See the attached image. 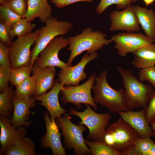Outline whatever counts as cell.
Returning a JSON list of instances; mask_svg holds the SVG:
<instances>
[{
	"label": "cell",
	"mask_w": 155,
	"mask_h": 155,
	"mask_svg": "<svg viewBox=\"0 0 155 155\" xmlns=\"http://www.w3.org/2000/svg\"><path fill=\"white\" fill-rule=\"evenodd\" d=\"M107 73L106 70H102L92 86L94 101L108 108L113 114L120 111H129L126 104L124 89H115L111 87L107 80Z\"/></svg>",
	"instance_id": "1"
},
{
	"label": "cell",
	"mask_w": 155,
	"mask_h": 155,
	"mask_svg": "<svg viewBox=\"0 0 155 155\" xmlns=\"http://www.w3.org/2000/svg\"><path fill=\"white\" fill-rule=\"evenodd\" d=\"M117 69L122 77L128 108H146L155 92L152 86L143 83L129 70L120 66Z\"/></svg>",
	"instance_id": "2"
},
{
	"label": "cell",
	"mask_w": 155,
	"mask_h": 155,
	"mask_svg": "<svg viewBox=\"0 0 155 155\" xmlns=\"http://www.w3.org/2000/svg\"><path fill=\"white\" fill-rule=\"evenodd\" d=\"M107 35L100 30L93 31L90 27L83 29L82 32L73 36H69L67 38L69 46L67 50L71 53L67 63L71 66L74 59L85 51L90 54L102 49L104 45H107L113 41L105 37Z\"/></svg>",
	"instance_id": "3"
},
{
	"label": "cell",
	"mask_w": 155,
	"mask_h": 155,
	"mask_svg": "<svg viewBox=\"0 0 155 155\" xmlns=\"http://www.w3.org/2000/svg\"><path fill=\"white\" fill-rule=\"evenodd\" d=\"M140 137L137 132L120 117L108 125L101 140L120 152L134 144Z\"/></svg>",
	"instance_id": "4"
},
{
	"label": "cell",
	"mask_w": 155,
	"mask_h": 155,
	"mask_svg": "<svg viewBox=\"0 0 155 155\" xmlns=\"http://www.w3.org/2000/svg\"><path fill=\"white\" fill-rule=\"evenodd\" d=\"M69 115L66 114L56 119V123L64 138L65 148L73 149L76 155L91 154V151L85 143L83 136V132L87 129L86 127L84 125L73 124Z\"/></svg>",
	"instance_id": "5"
},
{
	"label": "cell",
	"mask_w": 155,
	"mask_h": 155,
	"mask_svg": "<svg viewBox=\"0 0 155 155\" xmlns=\"http://www.w3.org/2000/svg\"><path fill=\"white\" fill-rule=\"evenodd\" d=\"M44 26L40 28V34L31 51L30 65L33 66L40 52L53 39L59 36L67 34L72 29L73 24L66 21H58L51 17L47 19Z\"/></svg>",
	"instance_id": "6"
},
{
	"label": "cell",
	"mask_w": 155,
	"mask_h": 155,
	"mask_svg": "<svg viewBox=\"0 0 155 155\" xmlns=\"http://www.w3.org/2000/svg\"><path fill=\"white\" fill-rule=\"evenodd\" d=\"M86 108L83 112H79L71 108L68 114L79 117L81 121L79 124L87 126L89 132L87 140L93 141L101 140L105 130L111 119V113H98L94 112L89 104H85Z\"/></svg>",
	"instance_id": "7"
},
{
	"label": "cell",
	"mask_w": 155,
	"mask_h": 155,
	"mask_svg": "<svg viewBox=\"0 0 155 155\" xmlns=\"http://www.w3.org/2000/svg\"><path fill=\"white\" fill-rule=\"evenodd\" d=\"M40 32V28H39L34 32L18 37L12 42L9 54L12 69L30 65V48L35 44Z\"/></svg>",
	"instance_id": "8"
},
{
	"label": "cell",
	"mask_w": 155,
	"mask_h": 155,
	"mask_svg": "<svg viewBox=\"0 0 155 155\" xmlns=\"http://www.w3.org/2000/svg\"><path fill=\"white\" fill-rule=\"evenodd\" d=\"M96 78V73H94L90 75L87 81L81 85L64 86L60 92L62 95L61 100L63 103H72L79 108L81 104H88L94 110H97V105L91 94L92 86Z\"/></svg>",
	"instance_id": "9"
},
{
	"label": "cell",
	"mask_w": 155,
	"mask_h": 155,
	"mask_svg": "<svg viewBox=\"0 0 155 155\" xmlns=\"http://www.w3.org/2000/svg\"><path fill=\"white\" fill-rule=\"evenodd\" d=\"M111 39L115 44L114 48L117 49L118 54L122 57L152 44L154 40L141 32L119 33L113 36Z\"/></svg>",
	"instance_id": "10"
},
{
	"label": "cell",
	"mask_w": 155,
	"mask_h": 155,
	"mask_svg": "<svg viewBox=\"0 0 155 155\" xmlns=\"http://www.w3.org/2000/svg\"><path fill=\"white\" fill-rule=\"evenodd\" d=\"M69 44L67 38L63 36L52 40L40 53L34 64L41 67H58L61 69L69 66L59 58L60 51Z\"/></svg>",
	"instance_id": "11"
},
{
	"label": "cell",
	"mask_w": 155,
	"mask_h": 155,
	"mask_svg": "<svg viewBox=\"0 0 155 155\" xmlns=\"http://www.w3.org/2000/svg\"><path fill=\"white\" fill-rule=\"evenodd\" d=\"M111 24L109 30L135 32L140 30L135 6L129 5L121 11L114 10L109 14Z\"/></svg>",
	"instance_id": "12"
},
{
	"label": "cell",
	"mask_w": 155,
	"mask_h": 155,
	"mask_svg": "<svg viewBox=\"0 0 155 155\" xmlns=\"http://www.w3.org/2000/svg\"><path fill=\"white\" fill-rule=\"evenodd\" d=\"M98 57V54L96 51L89 55L85 54L81 61L75 65L69 66L61 69L58 75V82L66 86L79 85L80 82L85 80L87 76V73L84 71L86 66Z\"/></svg>",
	"instance_id": "13"
},
{
	"label": "cell",
	"mask_w": 155,
	"mask_h": 155,
	"mask_svg": "<svg viewBox=\"0 0 155 155\" xmlns=\"http://www.w3.org/2000/svg\"><path fill=\"white\" fill-rule=\"evenodd\" d=\"M44 119L46 126V132L41 140V147L43 148H51L54 155H66L65 148L61 141V134L55 120H51L48 112L44 113Z\"/></svg>",
	"instance_id": "14"
},
{
	"label": "cell",
	"mask_w": 155,
	"mask_h": 155,
	"mask_svg": "<svg viewBox=\"0 0 155 155\" xmlns=\"http://www.w3.org/2000/svg\"><path fill=\"white\" fill-rule=\"evenodd\" d=\"M145 110L146 108H143L136 111L130 110L118 113L120 117L132 127L141 138L155 136L146 118Z\"/></svg>",
	"instance_id": "15"
},
{
	"label": "cell",
	"mask_w": 155,
	"mask_h": 155,
	"mask_svg": "<svg viewBox=\"0 0 155 155\" xmlns=\"http://www.w3.org/2000/svg\"><path fill=\"white\" fill-rule=\"evenodd\" d=\"M36 100L33 97L28 98H18L13 96L12 102L13 107V116L10 121L16 128L24 126L28 127L32 124L29 121L30 109L35 106Z\"/></svg>",
	"instance_id": "16"
},
{
	"label": "cell",
	"mask_w": 155,
	"mask_h": 155,
	"mask_svg": "<svg viewBox=\"0 0 155 155\" xmlns=\"http://www.w3.org/2000/svg\"><path fill=\"white\" fill-rule=\"evenodd\" d=\"M64 84L59 83L58 80L54 81V85L47 93L39 96L34 97L36 100L41 101L38 104L45 107L48 111L51 120H55L62 114H66V110L60 104L58 96Z\"/></svg>",
	"instance_id": "17"
},
{
	"label": "cell",
	"mask_w": 155,
	"mask_h": 155,
	"mask_svg": "<svg viewBox=\"0 0 155 155\" xmlns=\"http://www.w3.org/2000/svg\"><path fill=\"white\" fill-rule=\"evenodd\" d=\"M1 144L0 154H4L7 149L15 142L25 137L27 131L24 126L16 128L11 124L9 118L0 115Z\"/></svg>",
	"instance_id": "18"
},
{
	"label": "cell",
	"mask_w": 155,
	"mask_h": 155,
	"mask_svg": "<svg viewBox=\"0 0 155 155\" xmlns=\"http://www.w3.org/2000/svg\"><path fill=\"white\" fill-rule=\"evenodd\" d=\"M32 75L36 81L35 94L33 97L46 93L54 85V79L56 71L55 67H41L34 64L32 67Z\"/></svg>",
	"instance_id": "19"
},
{
	"label": "cell",
	"mask_w": 155,
	"mask_h": 155,
	"mask_svg": "<svg viewBox=\"0 0 155 155\" xmlns=\"http://www.w3.org/2000/svg\"><path fill=\"white\" fill-rule=\"evenodd\" d=\"M47 0H27L26 18L31 22L36 18L45 23L52 17V8Z\"/></svg>",
	"instance_id": "20"
},
{
	"label": "cell",
	"mask_w": 155,
	"mask_h": 155,
	"mask_svg": "<svg viewBox=\"0 0 155 155\" xmlns=\"http://www.w3.org/2000/svg\"><path fill=\"white\" fill-rule=\"evenodd\" d=\"M135 9L140 25L145 35L154 40L155 38V13L152 9H148L139 5Z\"/></svg>",
	"instance_id": "21"
},
{
	"label": "cell",
	"mask_w": 155,
	"mask_h": 155,
	"mask_svg": "<svg viewBox=\"0 0 155 155\" xmlns=\"http://www.w3.org/2000/svg\"><path fill=\"white\" fill-rule=\"evenodd\" d=\"M132 64L142 69L155 66V44L153 43L142 47L134 52Z\"/></svg>",
	"instance_id": "22"
},
{
	"label": "cell",
	"mask_w": 155,
	"mask_h": 155,
	"mask_svg": "<svg viewBox=\"0 0 155 155\" xmlns=\"http://www.w3.org/2000/svg\"><path fill=\"white\" fill-rule=\"evenodd\" d=\"M36 153L33 142L25 136L16 141L8 147L4 154L6 155H34Z\"/></svg>",
	"instance_id": "23"
},
{
	"label": "cell",
	"mask_w": 155,
	"mask_h": 155,
	"mask_svg": "<svg viewBox=\"0 0 155 155\" xmlns=\"http://www.w3.org/2000/svg\"><path fill=\"white\" fill-rule=\"evenodd\" d=\"M36 81L34 76H30L16 86L14 96L18 98L34 97L35 90Z\"/></svg>",
	"instance_id": "24"
},
{
	"label": "cell",
	"mask_w": 155,
	"mask_h": 155,
	"mask_svg": "<svg viewBox=\"0 0 155 155\" xmlns=\"http://www.w3.org/2000/svg\"><path fill=\"white\" fill-rule=\"evenodd\" d=\"M14 92L11 86L8 85L0 94V115L9 118L13 110L12 98Z\"/></svg>",
	"instance_id": "25"
},
{
	"label": "cell",
	"mask_w": 155,
	"mask_h": 155,
	"mask_svg": "<svg viewBox=\"0 0 155 155\" xmlns=\"http://www.w3.org/2000/svg\"><path fill=\"white\" fill-rule=\"evenodd\" d=\"M93 155H120V151L107 145L101 140L90 142L85 140Z\"/></svg>",
	"instance_id": "26"
},
{
	"label": "cell",
	"mask_w": 155,
	"mask_h": 155,
	"mask_svg": "<svg viewBox=\"0 0 155 155\" xmlns=\"http://www.w3.org/2000/svg\"><path fill=\"white\" fill-rule=\"evenodd\" d=\"M36 26L35 24H32L26 18H22L11 28L10 32L11 38L12 39L16 36L20 37L30 33Z\"/></svg>",
	"instance_id": "27"
},
{
	"label": "cell",
	"mask_w": 155,
	"mask_h": 155,
	"mask_svg": "<svg viewBox=\"0 0 155 155\" xmlns=\"http://www.w3.org/2000/svg\"><path fill=\"white\" fill-rule=\"evenodd\" d=\"M32 67L30 65L12 69L9 82L15 87L19 85L30 76Z\"/></svg>",
	"instance_id": "28"
},
{
	"label": "cell",
	"mask_w": 155,
	"mask_h": 155,
	"mask_svg": "<svg viewBox=\"0 0 155 155\" xmlns=\"http://www.w3.org/2000/svg\"><path fill=\"white\" fill-rule=\"evenodd\" d=\"M138 0H101L96 9L98 14L101 15L109 6L117 5L118 9H124Z\"/></svg>",
	"instance_id": "29"
},
{
	"label": "cell",
	"mask_w": 155,
	"mask_h": 155,
	"mask_svg": "<svg viewBox=\"0 0 155 155\" xmlns=\"http://www.w3.org/2000/svg\"><path fill=\"white\" fill-rule=\"evenodd\" d=\"M0 16L1 21L11 28L17 22L23 18L5 5H1L0 6Z\"/></svg>",
	"instance_id": "30"
},
{
	"label": "cell",
	"mask_w": 155,
	"mask_h": 155,
	"mask_svg": "<svg viewBox=\"0 0 155 155\" xmlns=\"http://www.w3.org/2000/svg\"><path fill=\"white\" fill-rule=\"evenodd\" d=\"M4 5L18 15L25 18L27 9V0H8Z\"/></svg>",
	"instance_id": "31"
},
{
	"label": "cell",
	"mask_w": 155,
	"mask_h": 155,
	"mask_svg": "<svg viewBox=\"0 0 155 155\" xmlns=\"http://www.w3.org/2000/svg\"><path fill=\"white\" fill-rule=\"evenodd\" d=\"M151 137H140L135 142L134 145L141 155H147L150 149L155 143L154 141Z\"/></svg>",
	"instance_id": "32"
},
{
	"label": "cell",
	"mask_w": 155,
	"mask_h": 155,
	"mask_svg": "<svg viewBox=\"0 0 155 155\" xmlns=\"http://www.w3.org/2000/svg\"><path fill=\"white\" fill-rule=\"evenodd\" d=\"M139 80L143 82H149L155 89V66L140 69L138 73Z\"/></svg>",
	"instance_id": "33"
},
{
	"label": "cell",
	"mask_w": 155,
	"mask_h": 155,
	"mask_svg": "<svg viewBox=\"0 0 155 155\" xmlns=\"http://www.w3.org/2000/svg\"><path fill=\"white\" fill-rule=\"evenodd\" d=\"M11 28L2 21L0 23V40L1 42L6 46H11V42L10 32Z\"/></svg>",
	"instance_id": "34"
},
{
	"label": "cell",
	"mask_w": 155,
	"mask_h": 155,
	"mask_svg": "<svg viewBox=\"0 0 155 155\" xmlns=\"http://www.w3.org/2000/svg\"><path fill=\"white\" fill-rule=\"evenodd\" d=\"M12 68L11 67L0 66V92H2L9 82Z\"/></svg>",
	"instance_id": "35"
},
{
	"label": "cell",
	"mask_w": 155,
	"mask_h": 155,
	"mask_svg": "<svg viewBox=\"0 0 155 155\" xmlns=\"http://www.w3.org/2000/svg\"><path fill=\"white\" fill-rule=\"evenodd\" d=\"M10 50V47L0 42V66L11 67L9 56Z\"/></svg>",
	"instance_id": "36"
},
{
	"label": "cell",
	"mask_w": 155,
	"mask_h": 155,
	"mask_svg": "<svg viewBox=\"0 0 155 155\" xmlns=\"http://www.w3.org/2000/svg\"><path fill=\"white\" fill-rule=\"evenodd\" d=\"M145 108L146 118L150 123L155 119V92L151 98L147 107Z\"/></svg>",
	"instance_id": "37"
},
{
	"label": "cell",
	"mask_w": 155,
	"mask_h": 155,
	"mask_svg": "<svg viewBox=\"0 0 155 155\" xmlns=\"http://www.w3.org/2000/svg\"><path fill=\"white\" fill-rule=\"evenodd\" d=\"M93 0H51V2L54 4L56 7L63 8L69 5L80 1H87L92 2Z\"/></svg>",
	"instance_id": "38"
},
{
	"label": "cell",
	"mask_w": 155,
	"mask_h": 155,
	"mask_svg": "<svg viewBox=\"0 0 155 155\" xmlns=\"http://www.w3.org/2000/svg\"><path fill=\"white\" fill-rule=\"evenodd\" d=\"M120 155H141L134 144L120 151Z\"/></svg>",
	"instance_id": "39"
},
{
	"label": "cell",
	"mask_w": 155,
	"mask_h": 155,
	"mask_svg": "<svg viewBox=\"0 0 155 155\" xmlns=\"http://www.w3.org/2000/svg\"><path fill=\"white\" fill-rule=\"evenodd\" d=\"M147 155H155V143L150 149Z\"/></svg>",
	"instance_id": "40"
},
{
	"label": "cell",
	"mask_w": 155,
	"mask_h": 155,
	"mask_svg": "<svg viewBox=\"0 0 155 155\" xmlns=\"http://www.w3.org/2000/svg\"><path fill=\"white\" fill-rule=\"evenodd\" d=\"M149 124L155 135V119L151 121Z\"/></svg>",
	"instance_id": "41"
},
{
	"label": "cell",
	"mask_w": 155,
	"mask_h": 155,
	"mask_svg": "<svg viewBox=\"0 0 155 155\" xmlns=\"http://www.w3.org/2000/svg\"><path fill=\"white\" fill-rule=\"evenodd\" d=\"M143 1L146 6L150 5L153 3L155 0H143Z\"/></svg>",
	"instance_id": "42"
},
{
	"label": "cell",
	"mask_w": 155,
	"mask_h": 155,
	"mask_svg": "<svg viewBox=\"0 0 155 155\" xmlns=\"http://www.w3.org/2000/svg\"><path fill=\"white\" fill-rule=\"evenodd\" d=\"M6 2V0H0V4L1 5H4Z\"/></svg>",
	"instance_id": "43"
},
{
	"label": "cell",
	"mask_w": 155,
	"mask_h": 155,
	"mask_svg": "<svg viewBox=\"0 0 155 155\" xmlns=\"http://www.w3.org/2000/svg\"><path fill=\"white\" fill-rule=\"evenodd\" d=\"M153 43L155 44V38L154 39V42H153Z\"/></svg>",
	"instance_id": "44"
},
{
	"label": "cell",
	"mask_w": 155,
	"mask_h": 155,
	"mask_svg": "<svg viewBox=\"0 0 155 155\" xmlns=\"http://www.w3.org/2000/svg\"><path fill=\"white\" fill-rule=\"evenodd\" d=\"M7 0H6V1H7Z\"/></svg>",
	"instance_id": "45"
},
{
	"label": "cell",
	"mask_w": 155,
	"mask_h": 155,
	"mask_svg": "<svg viewBox=\"0 0 155 155\" xmlns=\"http://www.w3.org/2000/svg\"><path fill=\"white\" fill-rule=\"evenodd\" d=\"M47 1H49V0H47Z\"/></svg>",
	"instance_id": "46"
}]
</instances>
